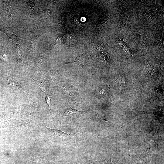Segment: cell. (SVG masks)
Wrapping results in <instances>:
<instances>
[{"label":"cell","instance_id":"277c9868","mask_svg":"<svg viewBox=\"0 0 164 164\" xmlns=\"http://www.w3.org/2000/svg\"><path fill=\"white\" fill-rule=\"evenodd\" d=\"M84 111H78L70 107L69 108H67L65 109L63 113V116H66L73 115Z\"/></svg>","mask_w":164,"mask_h":164},{"label":"cell","instance_id":"6da1fadb","mask_svg":"<svg viewBox=\"0 0 164 164\" xmlns=\"http://www.w3.org/2000/svg\"><path fill=\"white\" fill-rule=\"evenodd\" d=\"M46 130L48 135L51 137L61 141L70 140L75 136L77 133V130L72 134H68L61 130L52 129L45 126Z\"/></svg>","mask_w":164,"mask_h":164},{"label":"cell","instance_id":"ba28073f","mask_svg":"<svg viewBox=\"0 0 164 164\" xmlns=\"http://www.w3.org/2000/svg\"><path fill=\"white\" fill-rule=\"evenodd\" d=\"M46 101L47 104L50 109V110H51L50 98L49 94L46 95Z\"/></svg>","mask_w":164,"mask_h":164},{"label":"cell","instance_id":"9c48e42d","mask_svg":"<svg viewBox=\"0 0 164 164\" xmlns=\"http://www.w3.org/2000/svg\"><path fill=\"white\" fill-rule=\"evenodd\" d=\"M74 22L77 25L79 24V20L77 18H75L74 19Z\"/></svg>","mask_w":164,"mask_h":164},{"label":"cell","instance_id":"7a4b0ae2","mask_svg":"<svg viewBox=\"0 0 164 164\" xmlns=\"http://www.w3.org/2000/svg\"><path fill=\"white\" fill-rule=\"evenodd\" d=\"M67 60L63 62L61 65L68 63H74L80 66L84 69L87 61L86 56L83 54L77 55L75 57H70Z\"/></svg>","mask_w":164,"mask_h":164},{"label":"cell","instance_id":"30bf717a","mask_svg":"<svg viewBox=\"0 0 164 164\" xmlns=\"http://www.w3.org/2000/svg\"><path fill=\"white\" fill-rule=\"evenodd\" d=\"M86 20V18L84 17H82L81 19V20L82 22H84V21H85Z\"/></svg>","mask_w":164,"mask_h":164},{"label":"cell","instance_id":"5b68a950","mask_svg":"<svg viewBox=\"0 0 164 164\" xmlns=\"http://www.w3.org/2000/svg\"><path fill=\"white\" fill-rule=\"evenodd\" d=\"M32 79L36 83V84L37 85L39 88L46 95L48 94V92L47 91V90L46 89L45 87L41 85L40 83L38 81L36 80L35 79H34L33 78H32Z\"/></svg>","mask_w":164,"mask_h":164},{"label":"cell","instance_id":"52a82bcc","mask_svg":"<svg viewBox=\"0 0 164 164\" xmlns=\"http://www.w3.org/2000/svg\"><path fill=\"white\" fill-rule=\"evenodd\" d=\"M9 85L13 88H18L19 86L18 84L16 82L10 80L8 82Z\"/></svg>","mask_w":164,"mask_h":164},{"label":"cell","instance_id":"3957f363","mask_svg":"<svg viewBox=\"0 0 164 164\" xmlns=\"http://www.w3.org/2000/svg\"><path fill=\"white\" fill-rule=\"evenodd\" d=\"M145 139V138L142 143L145 161L147 164H150L153 152V149H152L151 147L148 148L147 147Z\"/></svg>","mask_w":164,"mask_h":164},{"label":"cell","instance_id":"8992f818","mask_svg":"<svg viewBox=\"0 0 164 164\" xmlns=\"http://www.w3.org/2000/svg\"><path fill=\"white\" fill-rule=\"evenodd\" d=\"M96 164H113L111 161L110 158H108L104 160L99 162H96Z\"/></svg>","mask_w":164,"mask_h":164}]
</instances>
